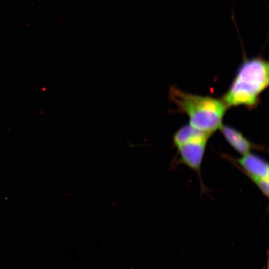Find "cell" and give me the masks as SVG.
Here are the masks:
<instances>
[{"label":"cell","mask_w":269,"mask_h":269,"mask_svg":"<svg viewBox=\"0 0 269 269\" xmlns=\"http://www.w3.org/2000/svg\"><path fill=\"white\" fill-rule=\"evenodd\" d=\"M269 62L261 56L246 58L222 99L228 107L255 108L260 96L269 85Z\"/></svg>","instance_id":"obj_1"},{"label":"cell","mask_w":269,"mask_h":269,"mask_svg":"<svg viewBox=\"0 0 269 269\" xmlns=\"http://www.w3.org/2000/svg\"><path fill=\"white\" fill-rule=\"evenodd\" d=\"M169 97L177 111L188 116L190 125L212 134L222 126L229 108L222 99L193 94L174 86Z\"/></svg>","instance_id":"obj_2"},{"label":"cell","mask_w":269,"mask_h":269,"mask_svg":"<svg viewBox=\"0 0 269 269\" xmlns=\"http://www.w3.org/2000/svg\"><path fill=\"white\" fill-rule=\"evenodd\" d=\"M257 185L264 195L269 196L268 163L261 157L250 152L239 158L231 159Z\"/></svg>","instance_id":"obj_3"},{"label":"cell","mask_w":269,"mask_h":269,"mask_svg":"<svg viewBox=\"0 0 269 269\" xmlns=\"http://www.w3.org/2000/svg\"><path fill=\"white\" fill-rule=\"evenodd\" d=\"M212 135L205 134L192 138L177 146L181 162L200 175V168L207 141Z\"/></svg>","instance_id":"obj_4"},{"label":"cell","mask_w":269,"mask_h":269,"mask_svg":"<svg viewBox=\"0 0 269 269\" xmlns=\"http://www.w3.org/2000/svg\"><path fill=\"white\" fill-rule=\"evenodd\" d=\"M219 130L231 146L242 155L251 152L253 149L263 148L250 141L242 133L229 126L222 124Z\"/></svg>","instance_id":"obj_5"},{"label":"cell","mask_w":269,"mask_h":269,"mask_svg":"<svg viewBox=\"0 0 269 269\" xmlns=\"http://www.w3.org/2000/svg\"><path fill=\"white\" fill-rule=\"evenodd\" d=\"M207 134L212 135L187 124L181 127L174 134L173 143L177 147L192 138Z\"/></svg>","instance_id":"obj_6"},{"label":"cell","mask_w":269,"mask_h":269,"mask_svg":"<svg viewBox=\"0 0 269 269\" xmlns=\"http://www.w3.org/2000/svg\"><path fill=\"white\" fill-rule=\"evenodd\" d=\"M267 269H268V266L267 267Z\"/></svg>","instance_id":"obj_7"}]
</instances>
